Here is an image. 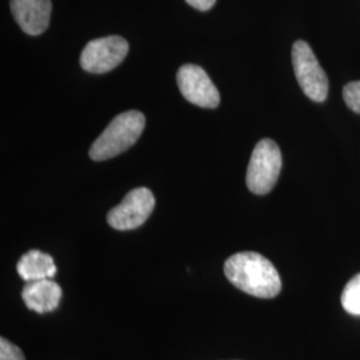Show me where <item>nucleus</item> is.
<instances>
[{"mask_svg": "<svg viewBox=\"0 0 360 360\" xmlns=\"http://www.w3.org/2000/svg\"><path fill=\"white\" fill-rule=\"evenodd\" d=\"M10 6L13 19L28 35L37 37L49 28L51 0H11Z\"/></svg>", "mask_w": 360, "mask_h": 360, "instance_id": "6e6552de", "label": "nucleus"}, {"mask_svg": "<svg viewBox=\"0 0 360 360\" xmlns=\"http://www.w3.org/2000/svg\"><path fill=\"white\" fill-rule=\"evenodd\" d=\"M129 43L117 35L94 39L80 55V65L91 74H104L120 65L129 53Z\"/></svg>", "mask_w": 360, "mask_h": 360, "instance_id": "39448f33", "label": "nucleus"}, {"mask_svg": "<svg viewBox=\"0 0 360 360\" xmlns=\"http://www.w3.org/2000/svg\"><path fill=\"white\" fill-rule=\"evenodd\" d=\"M342 304L348 314L360 316V274L346 284L342 294Z\"/></svg>", "mask_w": 360, "mask_h": 360, "instance_id": "9b49d317", "label": "nucleus"}, {"mask_svg": "<svg viewBox=\"0 0 360 360\" xmlns=\"http://www.w3.org/2000/svg\"><path fill=\"white\" fill-rule=\"evenodd\" d=\"M0 360H26L22 349L8 342L7 339H0Z\"/></svg>", "mask_w": 360, "mask_h": 360, "instance_id": "ddd939ff", "label": "nucleus"}, {"mask_svg": "<svg viewBox=\"0 0 360 360\" xmlns=\"http://www.w3.org/2000/svg\"><path fill=\"white\" fill-rule=\"evenodd\" d=\"M191 7L199 11H208L214 7L217 0H186Z\"/></svg>", "mask_w": 360, "mask_h": 360, "instance_id": "4468645a", "label": "nucleus"}, {"mask_svg": "<svg viewBox=\"0 0 360 360\" xmlns=\"http://www.w3.org/2000/svg\"><path fill=\"white\" fill-rule=\"evenodd\" d=\"M154 208V193L146 187H139L129 191L123 202L108 212L107 221L117 231L135 230L150 218Z\"/></svg>", "mask_w": 360, "mask_h": 360, "instance_id": "423d86ee", "label": "nucleus"}, {"mask_svg": "<svg viewBox=\"0 0 360 360\" xmlns=\"http://www.w3.org/2000/svg\"><path fill=\"white\" fill-rule=\"evenodd\" d=\"M176 82L181 95L187 102L203 108H217L220 103L218 89L202 67L181 65L176 75Z\"/></svg>", "mask_w": 360, "mask_h": 360, "instance_id": "0eeeda50", "label": "nucleus"}, {"mask_svg": "<svg viewBox=\"0 0 360 360\" xmlns=\"http://www.w3.org/2000/svg\"><path fill=\"white\" fill-rule=\"evenodd\" d=\"M22 297L27 309H32L38 314H47L59 307L62 288L52 279L27 282Z\"/></svg>", "mask_w": 360, "mask_h": 360, "instance_id": "1a4fd4ad", "label": "nucleus"}, {"mask_svg": "<svg viewBox=\"0 0 360 360\" xmlns=\"http://www.w3.org/2000/svg\"><path fill=\"white\" fill-rule=\"evenodd\" d=\"M343 98L348 108H351L356 114H360V80L351 82L345 86Z\"/></svg>", "mask_w": 360, "mask_h": 360, "instance_id": "f8f14e48", "label": "nucleus"}, {"mask_svg": "<svg viewBox=\"0 0 360 360\" xmlns=\"http://www.w3.org/2000/svg\"><path fill=\"white\" fill-rule=\"evenodd\" d=\"M224 274L236 288L255 297L271 299L282 290V281L274 264L252 251L229 257L224 263Z\"/></svg>", "mask_w": 360, "mask_h": 360, "instance_id": "f257e3e1", "label": "nucleus"}, {"mask_svg": "<svg viewBox=\"0 0 360 360\" xmlns=\"http://www.w3.org/2000/svg\"><path fill=\"white\" fill-rule=\"evenodd\" d=\"M292 65L300 89L312 102L322 103L328 95V79L309 43L297 40L292 46Z\"/></svg>", "mask_w": 360, "mask_h": 360, "instance_id": "20e7f679", "label": "nucleus"}, {"mask_svg": "<svg viewBox=\"0 0 360 360\" xmlns=\"http://www.w3.org/2000/svg\"><path fill=\"white\" fill-rule=\"evenodd\" d=\"M144 127L146 117L141 111L131 110L119 114L92 143L91 159L102 162L127 151L139 139Z\"/></svg>", "mask_w": 360, "mask_h": 360, "instance_id": "f03ea898", "label": "nucleus"}, {"mask_svg": "<svg viewBox=\"0 0 360 360\" xmlns=\"http://www.w3.org/2000/svg\"><path fill=\"white\" fill-rule=\"evenodd\" d=\"M282 169V154L271 139L257 143L247 168V187L252 193L266 195L276 184Z\"/></svg>", "mask_w": 360, "mask_h": 360, "instance_id": "7ed1b4c3", "label": "nucleus"}, {"mask_svg": "<svg viewBox=\"0 0 360 360\" xmlns=\"http://www.w3.org/2000/svg\"><path fill=\"white\" fill-rule=\"evenodd\" d=\"M16 270L26 283L41 279H52L58 271L51 255L38 250H31L20 257Z\"/></svg>", "mask_w": 360, "mask_h": 360, "instance_id": "9d476101", "label": "nucleus"}]
</instances>
